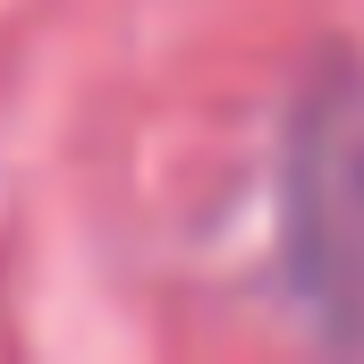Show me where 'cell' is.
I'll return each mask as SVG.
<instances>
[{"mask_svg":"<svg viewBox=\"0 0 364 364\" xmlns=\"http://www.w3.org/2000/svg\"><path fill=\"white\" fill-rule=\"evenodd\" d=\"M279 279L314 348L364 356V60L322 51L279 127Z\"/></svg>","mask_w":364,"mask_h":364,"instance_id":"cell-1","label":"cell"}]
</instances>
